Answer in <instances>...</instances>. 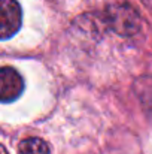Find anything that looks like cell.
Here are the masks:
<instances>
[{
    "mask_svg": "<svg viewBox=\"0 0 152 154\" xmlns=\"http://www.w3.org/2000/svg\"><path fill=\"white\" fill-rule=\"evenodd\" d=\"M22 11L16 0H0V41H7L21 29Z\"/></svg>",
    "mask_w": 152,
    "mask_h": 154,
    "instance_id": "1",
    "label": "cell"
},
{
    "mask_svg": "<svg viewBox=\"0 0 152 154\" xmlns=\"http://www.w3.org/2000/svg\"><path fill=\"white\" fill-rule=\"evenodd\" d=\"M107 23L119 35H133L140 27V21L136 12L128 6H119V5L109 9Z\"/></svg>",
    "mask_w": 152,
    "mask_h": 154,
    "instance_id": "2",
    "label": "cell"
},
{
    "mask_svg": "<svg viewBox=\"0 0 152 154\" xmlns=\"http://www.w3.org/2000/svg\"><path fill=\"white\" fill-rule=\"evenodd\" d=\"M24 91V79L13 67H0V103L16 100Z\"/></svg>",
    "mask_w": 152,
    "mask_h": 154,
    "instance_id": "3",
    "label": "cell"
},
{
    "mask_svg": "<svg viewBox=\"0 0 152 154\" xmlns=\"http://www.w3.org/2000/svg\"><path fill=\"white\" fill-rule=\"evenodd\" d=\"M19 154H49V145L40 138L22 139L18 145Z\"/></svg>",
    "mask_w": 152,
    "mask_h": 154,
    "instance_id": "4",
    "label": "cell"
},
{
    "mask_svg": "<svg viewBox=\"0 0 152 154\" xmlns=\"http://www.w3.org/2000/svg\"><path fill=\"white\" fill-rule=\"evenodd\" d=\"M0 154H9V153H7V150H6V148L1 145V144H0Z\"/></svg>",
    "mask_w": 152,
    "mask_h": 154,
    "instance_id": "5",
    "label": "cell"
}]
</instances>
